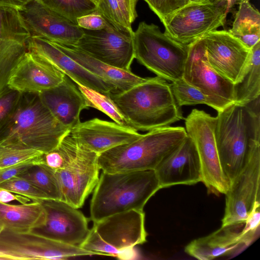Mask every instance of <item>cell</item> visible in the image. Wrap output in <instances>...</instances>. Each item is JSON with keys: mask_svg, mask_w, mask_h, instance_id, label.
Returning <instances> with one entry per match:
<instances>
[{"mask_svg": "<svg viewBox=\"0 0 260 260\" xmlns=\"http://www.w3.org/2000/svg\"><path fill=\"white\" fill-rule=\"evenodd\" d=\"M122 11L131 24L138 16L136 6L138 0H117Z\"/></svg>", "mask_w": 260, "mask_h": 260, "instance_id": "cell-40", "label": "cell"}, {"mask_svg": "<svg viewBox=\"0 0 260 260\" xmlns=\"http://www.w3.org/2000/svg\"><path fill=\"white\" fill-rule=\"evenodd\" d=\"M18 11L30 37L74 46L83 34V28L39 0H30Z\"/></svg>", "mask_w": 260, "mask_h": 260, "instance_id": "cell-16", "label": "cell"}, {"mask_svg": "<svg viewBox=\"0 0 260 260\" xmlns=\"http://www.w3.org/2000/svg\"><path fill=\"white\" fill-rule=\"evenodd\" d=\"M44 5L77 24V18L98 11L92 0H39Z\"/></svg>", "mask_w": 260, "mask_h": 260, "instance_id": "cell-32", "label": "cell"}, {"mask_svg": "<svg viewBox=\"0 0 260 260\" xmlns=\"http://www.w3.org/2000/svg\"><path fill=\"white\" fill-rule=\"evenodd\" d=\"M53 42L80 65L114 86L116 92L126 91L148 79L139 77L131 71L118 69L98 60L73 46Z\"/></svg>", "mask_w": 260, "mask_h": 260, "instance_id": "cell-25", "label": "cell"}, {"mask_svg": "<svg viewBox=\"0 0 260 260\" xmlns=\"http://www.w3.org/2000/svg\"><path fill=\"white\" fill-rule=\"evenodd\" d=\"M34 163L22 164L0 169V184L19 175Z\"/></svg>", "mask_w": 260, "mask_h": 260, "instance_id": "cell-39", "label": "cell"}, {"mask_svg": "<svg viewBox=\"0 0 260 260\" xmlns=\"http://www.w3.org/2000/svg\"><path fill=\"white\" fill-rule=\"evenodd\" d=\"M98 11L113 27L119 31L133 34L129 22L117 0H99Z\"/></svg>", "mask_w": 260, "mask_h": 260, "instance_id": "cell-33", "label": "cell"}, {"mask_svg": "<svg viewBox=\"0 0 260 260\" xmlns=\"http://www.w3.org/2000/svg\"><path fill=\"white\" fill-rule=\"evenodd\" d=\"M70 134L83 146L99 155L142 136L133 128L98 118L80 122L71 128Z\"/></svg>", "mask_w": 260, "mask_h": 260, "instance_id": "cell-22", "label": "cell"}, {"mask_svg": "<svg viewBox=\"0 0 260 260\" xmlns=\"http://www.w3.org/2000/svg\"><path fill=\"white\" fill-rule=\"evenodd\" d=\"M190 3L193 4H207L210 3L209 0H189Z\"/></svg>", "mask_w": 260, "mask_h": 260, "instance_id": "cell-44", "label": "cell"}, {"mask_svg": "<svg viewBox=\"0 0 260 260\" xmlns=\"http://www.w3.org/2000/svg\"><path fill=\"white\" fill-rule=\"evenodd\" d=\"M83 30L82 36L72 46L107 64L131 71L135 58L134 33L118 30L112 25L100 30Z\"/></svg>", "mask_w": 260, "mask_h": 260, "instance_id": "cell-13", "label": "cell"}, {"mask_svg": "<svg viewBox=\"0 0 260 260\" xmlns=\"http://www.w3.org/2000/svg\"><path fill=\"white\" fill-rule=\"evenodd\" d=\"M260 95V41L250 49L249 62L239 82L234 84V103L245 105Z\"/></svg>", "mask_w": 260, "mask_h": 260, "instance_id": "cell-28", "label": "cell"}, {"mask_svg": "<svg viewBox=\"0 0 260 260\" xmlns=\"http://www.w3.org/2000/svg\"><path fill=\"white\" fill-rule=\"evenodd\" d=\"M133 43L135 58L157 76L172 82L182 79L189 44L174 40L145 21L134 31Z\"/></svg>", "mask_w": 260, "mask_h": 260, "instance_id": "cell-7", "label": "cell"}, {"mask_svg": "<svg viewBox=\"0 0 260 260\" xmlns=\"http://www.w3.org/2000/svg\"><path fill=\"white\" fill-rule=\"evenodd\" d=\"M228 13L223 3H190L166 19L164 34L188 45L223 26Z\"/></svg>", "mask_w": 260, "mask_h": 260, "instance_id": "cell-11", "label": "cell"}, {"mask_svg": "<svg viewBox=\"0 0 260 260\" xmlns=\"http://www.w3.org/2000/svg\"><path fill=\"white\" fill-rule=\"evenodd\" d=\"M16 177L28 181L50 199L62 200V193L55 171L45 164H33Z\"/></svg>", "mask_w": 260, "mask_h": 260, "instance_id": "cell-29", "label": "cell"}, {"mask_svg": "<svg viewBox=\"0 0 260 260\" xmlns=\"http://www.w3.org/2000/svg\"><path fill=\"white\" fill-rule=\"evenodd\" d=\"M259 96L245 105L232 103L218 112L215 142L223 172L230 182L260 143Z\"/></svg>", "mask_w": 260, "mask_h": 260, "instance_id": "cell-1", "label": "cell"}, {"mask_svg": "<svg viewBox=\"0 0 260 260\" xmlns=\"http://www.w3.org/2000/svg\"><path fill=\"white\" fill-rule=\"evenodd\" d=\"M38 94L52 115L70 128L80 122L81 112L89 107L78 87L66 75L58 85Z\"/></svg>", "mask_w": 260, "mask_h": 260, "instance_id": "cell-24", "label": "cell"}, {"mask_svg": "<svg viewBox=\"0 0 260 260\" xmlns=\"http://www.w3.org/2000/svg\"><path fill=\"white\" fill-rule=\"evenodd\" d=\"M21 93L8 86L0 92V129L15 111Z\"/></svg>", "mask_w": 260, "mask_h": 260, "instance_id": "cell-36", "label": "cell"}, {"mask_svg": "<svg viewBox=\"0 0 260 260\" xmlns=\"http://www.w3.org/2000/svg\"><path fill=\"white\" fill-rule=\"evenodd\" d=\"M201 39L208 64L234 84L239 82L249 62L250 50L226 30H215Z\"/></svg>", "mask_w": 260, "mask_h": 260, "instance_id": "cell-15", "label": "cell"}, {"mask_svg": "<svg viewBox=\"0 0 260 260\" xmlns=\"http://www.w3.org/2000/svg\"><path fill=\"white\" fill-rule=\"evenodd\" d=\"M260 143L253 147L241 171L230 182L221 226L244 223L259 201Z\"/></svg>", "mask_w": 260, "mask_h": 260, "instance_id": "cell-12", "label": "cell"}, {"mask_svg": "<svg viewBox=\"0 0 260 260\" xmlns=\"http://www.w3.org/2000/svg\"><path fill=\"white\" fill-rule=\"evenodd\" d=\"M77 24L88 30L102 29L111 25L98 11L77 18Z\"/></svg>", "mask_w": 260, "mask_h": 260, "instance_id": "cell-38", "label": "cell"}, {"mask_svg": "<svg viewBox=\"0 0 260 260\" xmlns=\"http://www.w3.org/2000/svg\"><path fill=\"white\" fill-rule=\"evenodd\" d=\"M30 1V0H0V6L10 7L19 10Z\"/></svg>", "mask_w": 260, "mask_h": 260, "instance_id": "cell-42", "label": "cell"}, {"mask_svg": "<svg viewBox=\"0 0 260 260\" xmlns=\"http://www.w3.org/2000/svg\"><path fill=\"white\" fill-rule=\"evenodd\" d=\"M28 51L54 66L76 84L107 94L116 92L114 86L80 65L52 41L42 38L30 37L28 42Z\"/></svg>", "mask_w": 260, "mask_h": 260, "instance_id": "cell-21", "label": "cell"}, {"mask_svg": "<svg viewBox=\"0 0 260 260\" xmlns=\"http://www.w3.org/2000/svg\"><path fill=\"white\" fill-rule=\"evenodd\" d=\"M244 223L221 226L211 234L194 239L185 247V252L200 260L236 254L248 247L255 237L243 228Z\"/></svg>", "mask_w": 260, "mask_h": 260, "instance_id": "cell-19", "label": "cell"}, {"mask_svg": "<svg viewBox=\"0 0 260 260\" xmlns=\"http://www.w3.org/2000/svg\"><path fill=\"white\" fill-rule=\"evenodd\" d=\"M236 3L238 10L228 31L250 50L260 41V14L249 0H237Z\"/></svg>", "mask_w": 260, "mask_h": 260, "instance_id": "cell-27", "label": "cell"}, {"mask_svg": "<svg viewBox=\"0 0 260 260\" xmlns=\"http://www.w3.org/2000/svg\"><path fill=\"white\" fill-rule=\"evenodd\" d=\"M14 200H17L19 202L24 203L29 201L27 198L15 196L12 192L6 189L0 188V202L8 203Z\"/></svg>", "mask_w": 260, "mask_h": 260, "instance_id": "cell-41", "label": "cell"}, {"mask_svg": "<svg viewBox=\"0 0 260 260\" xmlns=\"http://www.w3.org/2000/svg\"><path fill=\"white\" fill-rule=\"evenodd\" d=\"M92 1H93L94 3H95L96 4V5L98 4V2H99V0H92Z\"/></svg>", "mask_w": 260, "mask_h": 260, "instance_id": "cell-47", "label": "cell"}, {"mask_svg": "<svg viewBox=\"0 0 260 260\" xmlns=\"http://www.w3.org/2000/svg\"><path fill=\"white\" fill-rule=\"evenodd\" d=\"M70 130L52 115L38 93L24 92L0 129V147L45 153L54 149Z\"/></svg>", "mask_w": 260, "mask_h": 260, "instance_id": "cell-2", "label": "cell"}, {"mask_svg": "<svg viewBox=\"0 0 260 260\" xmlns=\"http://www.w3.org/2000/svg\"><path fill=\"white\" fill-rule=\"evenodd\" d=\"M110 96L135 129L150 131L184 119L170 84L156 76Z\"/></svg>", "mask_w": 260, "mask_h": 260, "instance_id": "cell-3", "label": "cell"}, {"mask_svg": "<svg viewBox=\"0 0 260 260\" xmlns=\"http://www.w3.org/2000/svg\"><path fill=\"white\" fill-rule=\"evenodd\" d=\"M0 253L6 259H65L94 255L81 248L58 242L31 231L4 228L0 233Z\"/></svg>", "mask_w": 260, "mask_h": 260, "instance_id": "cell-10", "label": "cell"}, {"mask_svg": "<svg viewBox=\"0 0 260 260\" xmlns=\"http://www.w3.org/2000/svg\"><path fill=\"white\" fill-rule=\"evenodd\" d=\"M99 154L87 149L73 137L68 142L64 167L55 171L62 201L81 208L96 186L99 179Z\"/></svg>", "mask_w": 260, "mask_h": 260, "instance_id": "cell-8", "label": "cell"}, {"mask_svg": "<svg viewBox=\"0 0 260 260\" xmlns=\"http://www.w3.org/2000/svg\"><path fill=\"white\" fill-rule=\"evenodd\" d=\"M0 188L25 196L34 201L50 199L30 182L16 176L1 183Z\"/></svg>", "mask_w": 260, "mask_h": 260, "instance_id": "cell-35", "label": "cell"}, {"mask_svg": "<svg viewBox=\"0 0 260 260\" xmlns=\"http://www.w3.org/2000/svg\"><path fill=\"white\" fill-rule=\"evenodd\" d=\"M170 87L175 99L180 107L185 105L204 104L212 107L217 112L226 107L188 84L183 78L172 82Z\"/></svg>", "mask_w": 260, "mask_h": 260, "instance_id": "cell-30", "label": "cell"}, {"mask_svg": "<svg viewBox=\"0 0 260 260\" xmlns=\"http://www.w3.org/2000/svg\"><path fill=\"white\" fill-rule=\"evenodd\" d=\"M46 220L45 210L38 201L22 205L0 202V224L5 229L28 232L43 225Z\"/></svg>", "mask_w": 260, "mask_h": 260, "instance_id": "cell-26", "label": "cell"}, {"mask_svg": "<svg viewBox=\"0 0 260 260\" xmlns=\"http://www.w3.org/2000/svg\"><path fill=\"white\" fill-rule=\"evenodd\" d=\"M3 229V226L0 224V233ZM0 259H6L5 257L1 253H0Z\"/></svg>", "mask_w": 260, "mask_h": 260, "instance_id": "cell-45", "label": "cell"}, {"mask_svg": "<svg viewBox=\"0 0 260 260\" xmlns=\"http://www.w3.org/2000/svg\"><path fill=\"white\" fill-rule=\"evenodd\" d=\"M77 86L87 101L89 107L102 112L120 125L133 128L109 94L100 92L80 84H77Z\"/></svg>", "mask_w": 260, "mask_h": 260, "instance_id": "cell-31", "label": "cell"}, {"mask_svg": "<svg viewBox=\"0 0 260 260\" xmlns=\"http://www.w3.org/2000/svg\"><path fill=\"white\" fill-rule=\"evenodd\" d=\"M215 123L216 117L196 109L185 119L186 133L193 141L200 160L202 182L209 193L218 196L226 193L230 182L219 158L214 136Z\"/></svg>", "mask_w": 260, "mask_h": 260, "instance_id": "cell-9", "label": "cell"}, {"mask_svg": "<svg viewBox=\"0 0 260 260\" xmlns=\"http://www.w3.org/2000/svg\"><path fill=\"white\" fill-rule=\"evenodd\" d=\"M160 186L154 170L102 172L90 203V219L98 221L132 210H143Z\"/></svg>", "mask_w": 260, "mask_h": 260, "instance_id": "cell-4", "label": "cell"}, {"mask_svg": "<svg viewBox=\"0 0 260 260\" xmlns=\"http://www.w3.org/2000/svg\"><path fill=\"white\" fill-rule=\"evenodd\" d=\"M187 136L182 126H168L148 131L133 142L99 154V168L109 173L154 170Z\"/></svg>", "mask_w": 260, "mask_h": 260, "instance_id": "cell-5", "label": "cell"}, {"mask_svg": "<svg viewBox=\"0 0 260 260\" xmlns=\"http://www.w3.org/2000/svg\"><path fill=\"white\" fill-rule=\"evenodd\" d=\"M163 23L167 18L188 5L189 0H144Z\"/></svg>", "mask_w": 260, "mask_h": 260, "instance_id": "cell-37", "label": "cell"}, {"mask_svg": "<svg viewBox=\"0 0 260 260\" xmlns=\"http://www.w3.org/2000/svg\"><path fill=\"white\" fill-rule=\"evenodd\" d=\"M30 38L18 10L0 6V92L7 86L12 73L28 52Z\"/></svg>", "mask_w": 260, "mask_h": 260, "instance_id": "cell-18", "label": "cell"}, {"mask_svg": "<svg viewBox=\"0 0 260 260\" xmlns=\"http://www.w3.org/2000/svg\"><path fill=\"white\" fill-rule=\"evenodd\" d=\"M38 201L45 210L46 220L44 224L30 231L61 243L80 247L90 230L88 219L84 214L62 200L47 199Z\"/></svg>", "mask_w": 260, "mask_h": 260, "instance_id": "cell-14", "label": "cell"}, {"mask_svg": "<svg viewBox=\"0 0 260 260\" xmlns=\"http://www.w3.org/2000/svg\"><path fill=\"white\" fill-rule=\"evenodd\" d=\"M209 2L211 3H214V4H216V3H222L221 2V1L222 0H209Z\"/></svg>", "mask_w": 260, "mask_h": 260, "instance_id": "cell-46", "label": "cell"}, {"mask_svg": "<svg viewBox=\"0 0 260 260\" xmlns=\"http://www.w3.org/2000/svg\"><path fill=\"white\" fill-rule=\"evenodd\" d=\"M183 79L225 107L234 103V84L217 73L204 56L201 39L189 44Z\"/></svg>", "mask_w": 260, "mask_h": 260, "instance_id": "cell-17", "label": "cell"}, {"mask_svg": "<svg viewBox=\"0 0 260 260\" xmlns=\"http://www.w3.org/2000/svg\"><path fill=\"white\" fill-rule=\"evenodd\" d=\"M43 153L0 147V169L26 163H42Z\"/></svg>", "mask_w": 260, "mask_h": 260, "instance_id": "cell-34", "label": "cell"}, {"mask_svg": "<svg viewBox=\"0 0 260 260\" xmlns=\"http://www.w3.org/2000/svg\"><path fill=\"white\" fill-rule=\"evenodd\" d=\"M236 1L237 0H222L221 2L225 5L227 8V11L229 12V11L236 3Z\"/></svg>", "mask_w": 260, "mask_h": 260, "instance_id": "cell-43", "label": "cell"}, {"mask_svg": "<svg viewBox=\"0 0 260 260\" xmlns=\"http://www.w3.org/2000/svg\"><path fill=\"white\" fill-rule=\"evenodd\" d=\"M147 235L143 210H132L94 222L80 247L93 254L132 259L133 248L146 242Z\"/></svg>", "mask_w": 260, "mask_h": 260, "instance_id": "cell-6", "label": "cell"}, {"mask_svg": "<svg viewBox=\"0 0 260 260\" xmlns=\"http://www.w3.org/2000/svg\"><path fill=\"white\" fill-rule=\"evenodd\" d=\"M65 75L52 64L28 51L12 73L7 86L21 93H39L58 85Z\"/></svg>", "mask_w": 260, "mask_h": 260, "instance_id": "cell-23", "label": "cell"}, {"mask_svg": "<svg viewBox=\"0 0 260 260\" xmlns=\"http://www.w3.org/2000/svg\"><path fill=\"white\" fill-rule=\"evenodd\" d=\"M161 189L202 182V168L195 144L187 135L154 170Z\"/></svg>", "mask_w": 260, "mask_h": 260, "instance_id": "cell-20", "label": "cell"}]
</instances>
